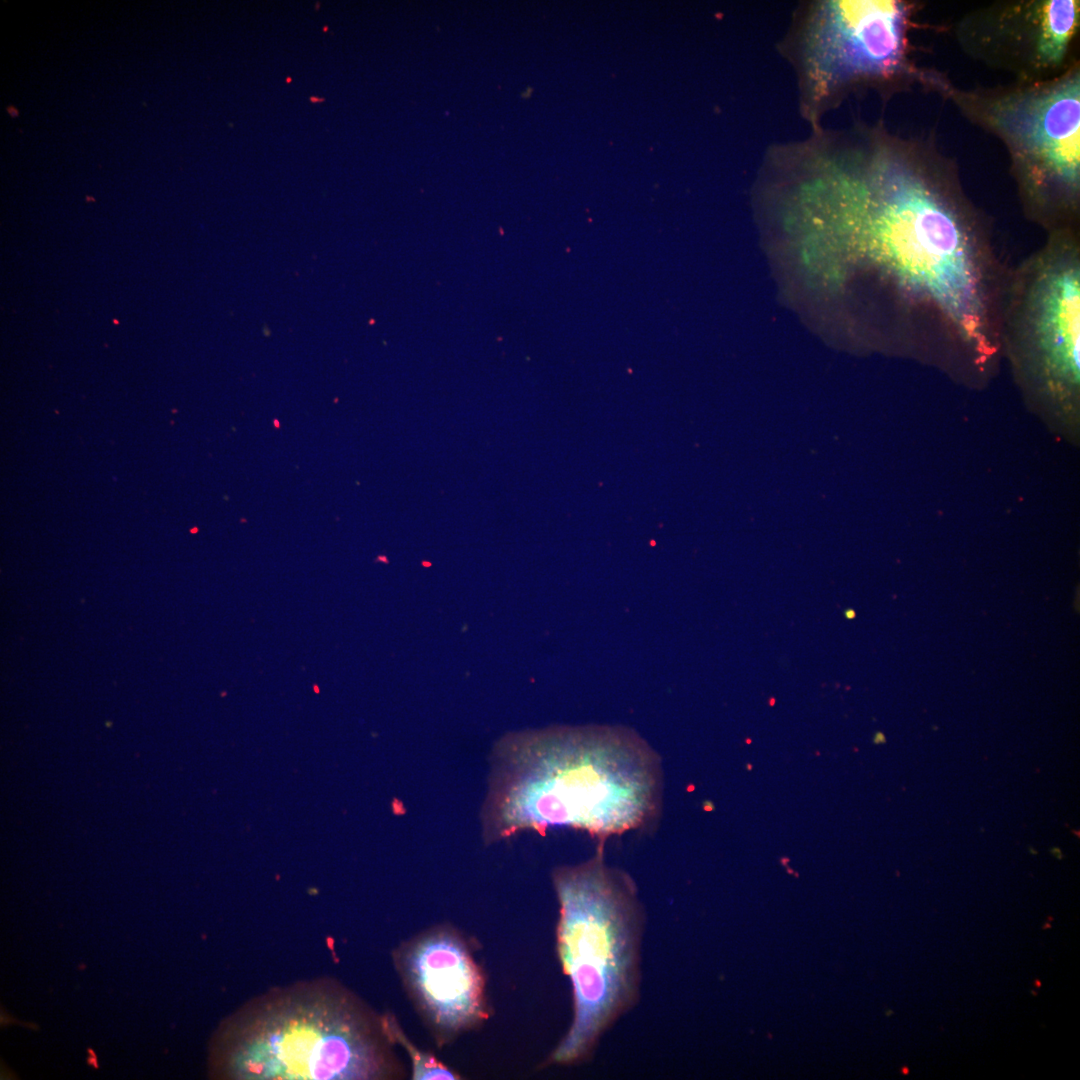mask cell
Masks as SVG:
<instances>
[{
	"instance_id": "cell-1",
	"label": "cell",
	"mask_w": 1080,
	"mask_h": 1080,
	"mask_svg": "<svg viewBox=\"0 0 1080 1080\" xmlns=\"http://www.w3.org/2000/svg\"><path fill=\"white\" fill-rule=\"evenodd\" d=\"M828 222L922 317L980 350L1001 334L1007 277L958 203L905 157L859 152L835 185Z\"/></svg>"
},
{
	"instance_id": "cell-2",
	"label": "cell",
	"mask_w": 1080,
	"mask_h": 1080,
	"mask_svg": "<svg viewBox=\"0 0 1080 1080\" xmlns=\"http://www.w3.org/2000/svg\"><path fill=\"white\" fill-rule=\"evenodd\" d=\"M659 755L616 726L555 727L503 738L493 753L483 829L487 841L552 827L604 843L655 824L662 804Z\"/></svg>"
},
{
	"instance_id": "cell-3",
	"label": "cell",
	"mask_w": 1080,
	"mask_h": 1080,
	"mask_svg": "<svg viewBox=\"0 0 1080 1080\" xmlns=\"http://www.w3.org/2000/svg\"><path fill=\"white\" fill-rule=\"evenodd\" d=\"M384 1017L327 980L272 990L219 1029L212 1049L222 1078L382 1079L396 1072Z\"/></svg>"
},
{
	"instance_id": "cell-4",
	"label": "cell",
	"mask_w": 1080,
	"mask_h": 1080,
	"mask_svg": "<svg viewBox=\"0 0 1080 1080\" xmlns=\"http://www.w3.org/2000/svg\"><path fill=\"white\" fill-rule=\"evenodd\" d=\"M559 902L557 951L573 990L570 1028L551 1055L588 1060L603 1034L637 1002L644 911L633 879L604 859L562 866L552 875Z\"/></svg>"
},
{
	"instance_id": "cell-5",
	"label": "cell",
	"mask_w": 1080,
	"mask_h": 1080,
	"mask_svg": "<svg viewBox=\"0 0 1080 1080\" xmlns=\"http://www.w3.org/2000/svg\"><path fill=\"white\" fill-rule=\"evenodd\" d=\"M906 8L898 1L831 0L803 31L802 70L814 104L862 77L890 74L903 60Z\"/></svg>"
},
{
	"instance_id": "cell-6",
	"label": "cell",
	"mask_w": 1080,
	"mask_h": 1080,
	"mask_svg": "<svg viewBox=\"0 0 1080 1080\" xmlns=\"http://www.w3.org/2000/svg\"><path fill=\"white\" fill-rule=\"evenodd\" d=\"M997 122L1021 156L1030 196L1041 206H1073L1080 179L1079 76L1004 103Z\"/></svg>"
},
{
	"instance_id": "cell-7",
	"label": "cell",
	"mask_w": 1080,
	"mask_h": 1080,
	"mask_svg": "<svg viewBox=\"0 0 1080 1080\" xmlns=\"http://www.w3.org/2000/svg\"><path fill=\"white\" fill-rule=\"evenodd\" d=\"M404 981L431 1026L452 1036L486 1016L484 982L464 942L454 933L431 932L398 955Z\"/></svg>"
},
{
	"instance_id": "cell-8",
	"label": "cell",
	"mask_w": 1080,
	"mask_h": 1080,
	"mask_svg": "<svg viewBox=\"0 0 1080 1080\" xmlns=\"http://www.w3.org/2000/svg\"><path fill=\"white\" fill-rule=\"evenodd\" d=\"M1078 2L1050 0L1042 5L1037 51L1046 64H1059L1075 31Z\"/></svg>"
},
{
	"instance_id": "cell-9",
	"label": "cell",
	"mask_w": 1080,
	"mask_h": 1080,
	"mask_svg": "<svg viewBox=\"0 0 1080 1080\" xmlns=\"http://www.w3.org/2000/svg\"><path fill=\"white\" fill-rule=\"evenodd\" d=\"M384 1026L392 1043L400 1044L408 1053L412 1065V1078L416 1080L456 1079V1074L433 1055L414 1046L406 1037L396 1020L384 1016Z\"/></svg>"
},
{
	"instance_id": "cell-10",
	"label": "cell",
	"mask_w": 1080,
	"mask_h": 1080,
	"mask_svg": "<svg viewBox=\"0 0 1080 1080\" xmlns=\"http://www.w3.org/2000/svg\"><path fill=\"white\" fill-rule=\"evenodd\" d=\"M873 741L876 744L884 743L885 742V737H884V735L882 733L878 732V733H876Z\"/></svg>"
},
{
	"instance_id": "cell-11",
	"label": "cell",
	"mask_w": 1080,
	"mask_h": 1080,
	"mask_svg": "<svg viewBox=\"0 0 1080 1080\" xmlns=\"http://www.w3.org/2000/svg\"><path fill=\"white\" fill-rule=\"evenodd\" d=\"M7 111L10 113L11 117H16L18 115V110L15 107H8Z\"/></svg>"
},
{
	"instance_id": "cell-12",
	"label": "cell",
	"mask_w": 1080,
	"mask_h": 1080,
	"mask_svg": "<svg viewBox=\"0 0 1080 1080\" xmlns=\"http://www.w3.org/2000/svg\"><path fill=\"white\" fill-rule=\"evenodd\" d=\"M854 616H855V613H854V611H853V610H848V611L846 612V617H847V618H854Z\"/></svg>"
}]
</instances>
